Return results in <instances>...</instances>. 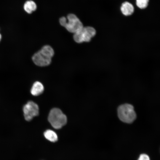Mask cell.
<instances>
[{"instance_id": "6da1fadb", "label": "cell", "mask_w": 160, "mask_h": 160, "mask_svg": "<svg viewBox=\"0 0 160 160\" xmlns=\"http://www.w3.org/2000/svg\"><path fill=\"white\" fill-rule=\"evenodd\" d=\"M54 54L52 48L49 45H46L34 54L32 59L34 63L37 66H47L51 63L52 58Z\"/></svg>"}, {"instance_id": "7a4b0ae2", "label": "cell", "mask_w": 160, "mask_h": 160, "mask_svg": "<svg viewBox=\"0 0 160 160\" xmlns=\"http://www.w3.org/2000/svg\"><path fill=\"white\" fill-rule=\"evenodd\" d=\"M117 114L121 121L127 124L133 122L137 117L133 106L128 103H125L119 105L117 108Z\"/></svg>"}, {"instance_id": "3957f363", "label": "cell", "mask_w": 160, "mask_h": 160, "mask_svg": "<svg viewBox=\"0 0 160 160\" xmlns=\"http://www.w3.org/2000/svg\"><path fill=\"white\" fill-rule=\"evenodd\" d=\"M60 25L69 32L75 33L83 27V25L79 18L74 14H70L67 17H60L59 19Z\"/></svg>"}, {"instance_id": "277c9868", "label": "cell", "mask_w": 160, "mask_h": 160, "mask_svg": "<svg viewBox=\"0 0 160 160\" xmlns=\"http://www.w3.org/2000/svg\"><path fill=\"white\" fill-rule=\"evenodd\" d=\"M48 120L53 128L59 129L66 124L67 118L60 109L55 108L50 110Z\"/></svg>"}, {"instance_id": "5b68a950", "label": "cell", "mask_w": 160, "mask_h": 160, "mask_svg": "<svg viewBox=\"0 0 160 160\" xmlns=\"http://www.w3.org/2000/svg\"><path fill=\"white\" fill-rule=\"evenodd\" d=\"M96 34V31L93 28L90 26L82 27L74 33L73 38L76 42L80 43L84 42H89Z\"/></svg>"}, {"instance_id": "8992f818", "label": "cell", "mask_w": 160, "mask_h": 160, "mask_svg": "<svg viewBox=\"0 0 160 160\" xmlns=\"http://www.w3.org/2000/svg\"><path fill=\"white\" fill-rule=\"evenodd\" d=\"M23 110L24 119L28 121H31L33 117L39 115L38 105L31 100L29 101L23 106Z\"/></svg>"}, {"instance_id": "52a82bcc", "label": "cell", "mask_w": 160, "mask_h": 160, "mask_svg": "<svg viewBox=\"0 0 160 160\" xmlns=\"http://www.w3.org/2000/svg\"><path fill=\"white\" fill-rule=\"evenodd\" d=\"M120 10L123 15L128 16L131 15L134 13V8L131 3L128 1H125L122 4Z\"/></svg>"}, {"instance_id": "ba28073f", "label": "cell", "mask_w": 160, "mask_h": 160, "mask_svg": "<svg viewBox=\"0 0 160 160\" xmlns=\"http://www.w3.org/2000/svg\"><path fill=\"white\" fill-rule=\"evenodd\" d=\"M44 90V88L42 84L39 81H36L33 84L30 92L33 95L38 96L41 94Z\"/></svg>"}, {"instance_id": "9c48e42d", "label": "cell", "mask_w": 160, "mask_h": 160, "mask_svg": "<svg viewBox=\"0 0 160 160\" xmlns=\"http://www.w3.org/2000/svg\"><path fill=\"white\" fill-rule=\"evenodd\" d=\"M23 8L26 12L30 14L36 10L37 6L36 3L33 1L28 0L24 3Z\"/></svg>"}, {"instance_id": "30bf717a", "label": "cell", "mask_w": 160, "mask_h": 160, "mask_svg": "<svg viewBox=\"0 0 160 160\" xmlns=\"http://www.w3.org/2000/svg\"><path fill=\"white\" fill-rule=\"evenodd\" d=\"M44 135L47 139L51 142H55L58 140V137L57 134L52 130H47L44 132Z\"/></svg>"}, {"instance_id": "8fae6325", "label": "cell", "mask_w": 160, "mask_h": 160, "mask_svg": "<svg viewBox=\"0 0 160 160\" xmlns=\"http://www.w3.org/2000/svg\"><path fill=\"white\" fill-rule=\"evenodd\" d=\"M149 0H136V5L139 8L143 9L148 6Z\"/></svg>"}, {"instance_id": "7c38bea8", "label": "cell", "mask_w": 160, "mask_h": 160, "mask_svg": "<svg viewBox=\"0 0 160 160\" xmlns=\"http://www.w3.org/2000/svg\"><path fill=\"white\" fill-rule=\"evenodd\" d=\"M137 160H150L149 156L145 154H142L139 157Z\"/></svg>"}, {"instance_id": "4fadbf2b", "label": "cell", "mask_w": 160, "mask_h": 160, "mask_svg": "<svg viewBox=\"0 0 160 160\" xmlns=\"http://www.w3.org/2000/svg\"><path fill=\"white\" fill-rule=\"evenodd\" d=\"M1 34L0 33V41L1 40Z\"/></svg>"}]
</instances>
